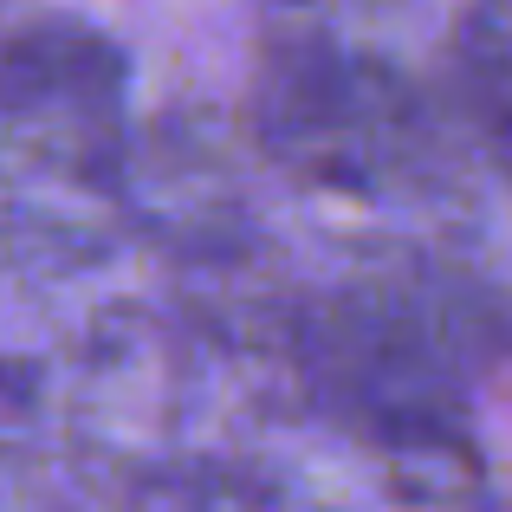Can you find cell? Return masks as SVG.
Wrapping results in <instances>:
<instances>
[{"instance_id": "277c9868", "label": "cell", "mask_w": 512, "mask_h": 512, "mask_svg": "<svg viewBox=\"0 0 512 512\" xmlns=\"http://www.w3.org/2000/svg\"><path fill=\"white\" fill-rule=\"evenodd\" d=\"M299 7H357V0H299Z\"/></svg>"}, {"instance_id": "6da1fadb", "label": "cell", "mask_w": 512, "mask_h": 512, "mask_svg": "<svg viewBox=\"0 0 512 512\" xmlns=\"http://www.w3.org/2000/svg\"><path fill=\"white\" fill-rule=\"evenodd\" d=\"M253 124L292 175L344 195H422L454 169L448 124L422 85L318 26L266 46Z\"/></svg>"}, {"instance_id": "3957f363", "label": "cell", "mask_w": 512, "mask_h": 512, "mask_svg": "<svg viewBox=\"0 0 512 512\" xmlns=\"http://www.w3.org/2000/svg\"><path fill=\"white\" fill-rule=\"evenodd\" d=\"M130 512H214V506H208V493H201L195 480L163 474V480H150V487H143V500L130 506Z\"/></svg>"}, {"instance_id": "7a4b0ae2", "label": "cell", "mask_w": 512, "mask_h": 512, "mask_svg": "<svg viewBox=\"0 0 512 512\" xmlns=\"http://www.w3.org/2000/svg\"><path fill=\"white\" fill-rule=\"evenodd\" d=\"M454 78L467 130L512 169V0H467L454 26Z\"/></svg>"}]
</instances>
